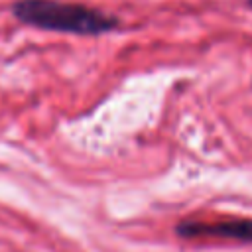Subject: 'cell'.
Segmentation results:
<instances>
[{"label":"cell","mask_w":252,"mask_h":252,"mask_svg":"<svg viewBox=\"0 0 252 252\" xmlns=\"http://www.w3.org/2000/svg\"><path fill=\"white\" fill-rule=\"evenodd\" d=\"M12 16L30 28L71 33V35H104L122 26L120 18L104 10L61 0H16L10 6Z\"/></svg>","instance_id":"cell-1"},{"label":"cell","mask_w":252,"mask_h":252,"mask_svg":"<svg viewBox=\"0 0 252 252\" xmlns=\"http://www.w3.org/2000/svg\"><path fill=\"white\" fill-rule=\"evenodd\" d=\"M246 6H248V8L252 10V0H246Z\"/></svg>","instance_id":"cell-3"},{"label":"cell","mask_w":252,"mask_h":252,"mask_svg":"<svg viewBox=\"0 0 252 252\" xmlns=\"http://www.w3.org/2000/svg\"><path fill=\"white\" fill-rule=\"evenodd\" d=\"M175 232L183 238H217V240H236L252 242V219H215L197 220L187 219L177 222Z\"/></svg>","instance_id":"cell-2"}]
</instances>
